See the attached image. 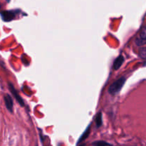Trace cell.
Listing matches in <instances>:
<instances>
[{
  "label": "cell",
  "mask_w": 146,
  "mask_h": 146,
  "mask_svg": "<svg viewBox=\"0 0 146 146\" xmlns=\"http://www.w3.org/2000/svg\"><path fill=\"white\" fill-rule=\"evenodd\" d=\"M125 81H126V78L125 77H121L119 79L115 81L110 86L109 88H108V93L111 94V95H115L116 94H118L124 86Z\"/></svg>",
  "instance_id": "6da1fadb"
},
{
  "label": "cell",
  "mask_w": 146,
  "mask_h": 146,
  "mask_svg": "<svg viewBox=\"0 0 146 146\" xmlns=\"http://www.w3.org/2000/svg\"><path fill=\"white\" fill-rule=\"evenodd\" d=\"M9 90L11 92V94H13V96H14V98H16V100H17V101H18L19 104H20V105L21 106H24V101H23L22 98H21V96H20L18 94V93L17 92V91L15 90V88H14V86L12 85L11 84H9Z\"/></svg>",
  "instance_id": "7a4b0ae2"
},
{
  "label": "cell",
  "mask_w": 146,
  "mask_h": 146,
  "mask_svg": "<svg viewBox=\"0 0 146 146\" xmlns=\"http://www.w3.org/2000/svg\"><path fill=\"white\" fill-rule=\"evenodd\" d=\"M1 18L4 21H9L14 19L15 17V13L11 11H4L1 13Z\"/></svg>",
  "instance_id": "3957f363"
},
{
  "label": "cell",
  "mask_w": 146,
  "mask_h": 146,
  "mask_svg": "<svg viewBox=\"0 0 146 146\" xmlns=\"http://www.w3.org/2000/svg\"><path fill=\"white\" fill-rule=\"evenodd\" d=\"M4 102H5L6 107H7V109L9 110V111L11 113L13 112V106H14V102H13V100L11 98V97L10 96V95L7 94L4 96Z\"/></svg>",
  "instance_id": "277c9868"
},
{
  "label": "cell",
  "mask_w": 146,
  "mask_h": 146,
  "mask_svg": "<svg viewBox=\"0 0 146 146\" xmlns=\"http://www.w3.org/2000/svg\"><path fill=\"white\" fill-rule=\"evenodd\" d=\"M124 62V57L123 56L120 55L114 61L113 64V68L114 70H118L121 68V66H122V64Z\"/></svg>",
  "instance_id": "5b68a950"
},
{
  "label": "cell",
  "mask_w": 146,
  "mask_h": 146,
  "mask_svg": "<svg viewBox=\"0 0 146 146\" xmlns=\"http://www.w3.org/2000/svg\"><path fill=\"white\" fill-rule=\"evenodd\" d=\"M96 126L98 128L101 127L102 125V113H98L96 115Z\"/></svg>",
  "instance_id": "8992f818"
},
{
  "label": "cell",
  "mask_w": 146,
  "mask_h": 146,
  "mask_svg": "<svg viewBox=\"0 0 146 146\" xmlns=\"http://www.w3.org/2000/svg\"><path fill=\"white\" fill-rule=\"evenodd\" d=\"M89 133H90V128H89V126H88V128H87L86 131L85 132H84V133H83V135H81V138H79V140H78V143L81 142V141H84V140H85L86 138H88V135H89Z\"/></svg>",
  "instance_id": "52a82bcc"
},
{
  "label": "cell",
  "mask_w": 146,
  "mask_h": 146,
  "mask_svg": "<svg viewBox=\"0 0 146 146\" xmlns=\"http://www.w3.org/2000/svg\"><path fill=\"white\" fill-rule=\"evenodd\" d=\"M140 37H141L142 39L145 40L146 41V26L141 30V34H140Z\"/></svg>",
  "instance_id": "ba28073f"
},
{
  "label": "cell",
  "mask_w": 146,
  "mask_h": 146,
  "mask_svg": "<svg viewBox=\"0 0 146 146\" xmlns=\"http://www.w3.org/2000/svg\"><path fill=\"white\" fill-rule=\"evenodd\" d=\"M93 145H110L108 143L105 142V141H96V142L93 143Z\"/></svg>",
  "instance_id": "9c48e42d"
},
{
  "label": "cell",
  "mask_w": 146,
  "mask_h": 146,
  "mask_svg": "<svg viewBox=\"0 0 146 146\" xmlns=\"http://www.w3.org/2000/svg\"><path fill=\"white\" fill-rule=\"evenodd\" d=\"M145 41H146L145 40L142 39V38H141V37H140V38H137V40H136V43H137V44H138V46L143 45V44H145Z\"/></svg>",
  "instance_id": "30bf717a"
},
{
  "label": "cell",
  "mask_w": 146,
  "mask_h": 146,
  "mask_svg": "<svg viewBox=\"0 0 146 146\" xmlns=\"http://www.w3.org/2000/svg\"><path fill=\"white\" fill-rule=\"evenodd\" d=\"M140 54H141L142 57H144V58L146 57V48H143L141 51V52H140Z\"/></svg>",
  "instance_id": "8fae6325"
}]
</instances>
